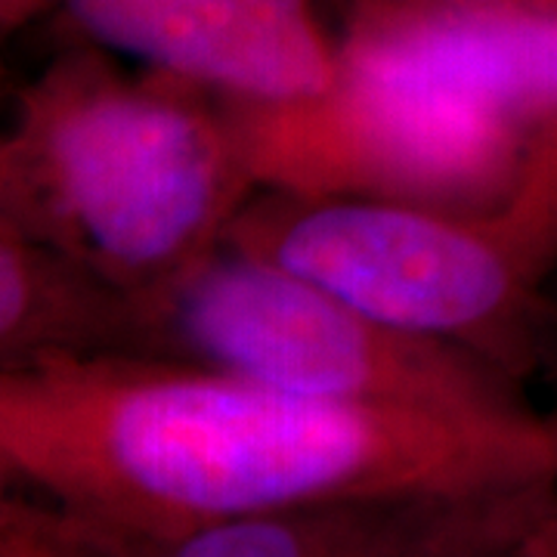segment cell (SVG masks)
<instances>
[{
    "label": "cell",
    "instance_id": "30bf717a",
    "mask_svg": "<svg viewBox=\"0 0 557 557\" xmlns=\"http://www.w3.org/2000/svg\"><path fill=\"white\" fill-rule=\"evenodd\" d=\"M536 375H545V381L555 387L557 394V273L552 278V285H548V298H545V317H542V332H539Z\"/></svg>",
    "mask_w": 557,
    "mask_h": 557
},
{
    "label": "cell",
    "instance_id": "8992f818",
    "mask_svg": "<svg viewBox=\"0 0 557 557\" xmlns=\"http://www.w3.org/2000/svg\"><path fill=\"white\" fill-rule=\"evenodd\" d=\"M87 44L236 109L313 100L341 78L317 0H60Z\"/></svg>",
    "mask_w": 557,
    "mask_h": 557
},
{
    "label": "cell",
    "instance_id": "9c48e42d",
    "mask_svg": "<svg viewBox=\"0 0 557 557\" xmlns=\"http://www.w3.org/2000/svg\"><path fill=\"white\" fill-rule=\"evenodd\" d=\"M0 226L32 236L28 214H25V196H22L20 168H16V152H13V137H10V121L3 119V62H0Z\"/></svg>",
    "mask_w": 557,
    "mask_h": 557
},
{
    "label": "cell",
    "instance_id": "7c38bea8",
    "mask_svg": "<svg viewBox=\"0 0 557 557\" xmlns=\"http://www.w3.org/2000/svg\"><path fill=\"white\" fill-rule=\"evenodd\" d=\"M456 3H486V7H530V10H557V0H456Z\"/></svg>",
    "mask_w": 557,
    "mask_h": 557
},
{
    "label": "cell",
    "instance_id": "5b68a950",
    "mask_svg": "<svg viewBox=\"0 0 557 557\" xmlns=\"http://www.w3.org/2000/svg\"><path fill=\"white\" fill-rule=\"evenodd\" d=\"M226 109L258 189L276 193L490 211L518 193L533 159L518 131L474 102L344 50L322 97Z\"/></svg>",
    "mask_w": 557,
    "mask_h": 557
},
{
    "label": "cell",
    "instance_id": "7a4b0ae2",
    "mask_svg": "<svg viewBox=\"0 0 557 557\" xmlns=\"http://www.w3.org/2000/svg\"><path fill=\"white\" fill-rule=\"evenodd\" d=\"M10 137L32 236L124 295L223 245L258 193L218 97L94 44L22 90Z\"/></svg>",
    "mask_w": 557,
    "mask_h": 557
},
{
    "label": "cell",
    "instance_id": "6da1fadb",
    "mask_svg": "<svg viewBox=\"0 0 557 557\" xmlns=\"http://www.w3.org/2000/svg\"><path fill=\"white\" fill-rule=\"evenodd\" d=\"M0 458L149 548L381 496L557 486V409L359 406L146 354L0 362Z\"/></svg>",
    "mask_w": 557,
    "mask_h": 557
},
{
    "label": "cell",
    "instance_id": "8fae6325",
    "mask_svg": "<svg viewBox=\"0 0 557 557\" xmlns=\"http://www.w3.org/2000/svg\"><path fill=\"white\" fill-rule=\"evenodd\" d=\"M498 557H557V527H552L548 533H542V536H536L533 542L520 545L515 552Z\"/></svg>",
    "mask_w": 557,
    "mask_h": 557
},
{
    "label": "cell",
    "instance_id": "ba28073f",
    "mask_svg": "<svg viewBox=\"0 0 557 557\" xmlns=\"http://www.w3.org/2000/svg\"><path fill=\"white\" fill-rule=\"evenodd\" d=\"M131 347L124 292L57 248L0 226V362Z\"/></svg>",
    "mask_w": 557,
    "mask_h": 557
},
{
    "label": "cell",
    "instance_id": "277c9868",
    "mask_svg": "<svg viewBox=\"0 0 557 557\" xmlns=\"http://www.w3.org/2000/svg\"><path fill=\"white\" fill-rule=\"evenodd\" d=\"M127 298L134 354L146 357L359 406L431 412L533 406L518 381L486 359L391 329L230 242Z\"/></svg>",
    "mask_w": 557,
    "mask_h": 557
},
{
    "label": "cell",
    "instance_id": "52a82bcc",
    "mask_svg": "<svg viewBox=\"0 0 557 557\" xmlns=\"http://www.w3.org/2000/svg\"><path fill=\"white\" fill-rule=\"evenodd\" d=\"M341 50L474 102L533 152L557 139V10L354 0Z\"/></svg>",
    "mask_w": 557,
    "mask_h": 557
},
{
    "label": "cell",
    "instance_id": "4fadbf2b",
    "mask_svg": "<svg viewBox=\"0 0 557 557\" xmlns=\"http://www.w3.org/2000/svg\"><path fill=\"white\" fill-rule=\"evenodd\" d=\"M0 461H3V458H0Z\"/></svg>",
    "mask_w": 557,
    "mask_h": 557
},
{
    "label": "cell",
    "instance_id": "3957f363",
    "mask_svg": "<svg viewBox=\"0 0 557 557\" xmlns=\"http://www.w3.org/2000/svg\"><path fill=\"white\" fill-rule=\"evenodd\" d=\"M226 242L523 384L557 273V143L533 152L518 193L490 211L258 189Z\"/></svg>",
    "mask_w": 557,
    "mask_h": 557
}]
</instances>
